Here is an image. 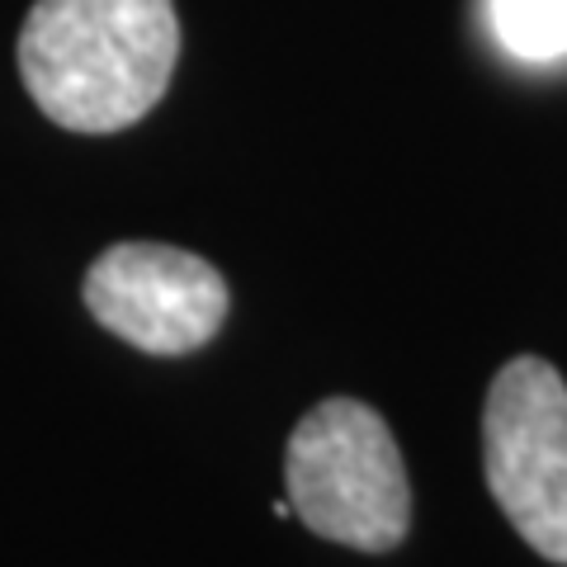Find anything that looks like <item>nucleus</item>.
Wrapping results in <instances>:
<instances>
[{"mask_svg":"<svg viewBox=\"0 0 567 567\" xmlns=\"http://www.w3.org/2000/svg\"><path fill=\"white\" fill-rule=\"evenodd\" d=\"M181 20L171 0H33L20 76L33 104L71 133H123L162 104Z\"/></svg>","mask_w":567,"mask_h":567,"instance_id":"nucleus-1","label":"nucleus"},{"mask_svg":"<svg viewBox=\"0 0 567 567\" xmlns=\"http://www.w3.org/2000/svg\"><path fill=\"white\" fill-rule=\"evenodd\" d=\"M284 496L312 535L388 554L412 529V483L388 421L354 398H327L293 425Z\"/></svg>","mask_w":567,"mask_h":567,"instance_id":"nucleus-2","label":"nucleus"},{"mask_svg":"<svg viewBox=\"0 0 567 567\" xmlns=\"http://www.w3.org/2000/svg\"><path fill=\"white\" fill-rule=\"evenodd\" d=\"M487 492L539 558L567 567V383L539 354H516L483 406Z\"/></svg>","mask_w":567,"mask_h":567,"instance_id":"nucleus-3","label":"nucleus"},{"mask_svg":"<svg viewBox=\"0 0 567 567\" xmlns=\"http://www.w3.org/2000/svg\"><path fill=\"white\" fill-rule=\"evenodd\" d=\"M91 317L147 354H189L227 322V279L204 256L162 241H118L85 270Z\"/></svg>","mask_w":567,"mask_h":567,"instance_id":"nucleus-4","label":"nucleus"},{"mask_svg":"<svg viewBox=\"0 0 567 567\" xmlns=\"http://www.w3.org/2000/svg\"><path fill=\"white\" fill-rule=\"evenodd\" d=\"M487 24L511 58H567V0H487Z\"/></svg>","mask_w":567,"mask_h":567,"instance_id":"nucleus-5","label":"nucleus"}]
</instances>
